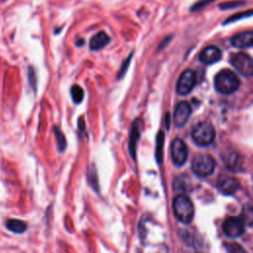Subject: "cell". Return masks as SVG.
Returning <instances> with one entry per match:
<instances>
[{"label":"cell","mask_w":253,"mask_h":253,"mask_svg":"<svg viewBox=\"0 0 253 253\" xmlns=\"http://www.w3.org/2000/svg\"><path fill=\"white\" fill-rule=\"evenodd\" d=\"M87 178L89 185L93 188L94 191L98 192L99 191V183H98V175H97V170L95 168V165L92 164L88 167L87 171Z\"/></svg>","instance_id":"cell-19"},{"label":"cell","mask_w":253,"mask_h":253,"mask_svg":"<svg viewBox=\"0 0 253 253\" xmlns=\"http://www.w3.org/2000/svg\"><path fill=\"white\" fill-rule=\"evenodd\" d=\"M224 233L228 237H238L244 232V222L242 221L241 218L235 217V216H230L225 219L222 225Z\"/></svg>","instance_id":"cell-9"},{"label":"cell","mask_w":253,"mask_h":253,"mask_svg":"<svg viewBox=\"0 0 253 253\" xmlns=\"http://www.w3.org/2000/svg\"><path fill=\"white\" fill-rule=\"evenodd\" d=\"M78 128H79L80 132H82L85 135H87V133H86V124H85L84 117H80L78 119Z\"/></svg>","instance_id":"cell-25"},{"label":"cell","mask_w":253,"mask_h":253,"mask_svg":"<svg viewBox=\"0 0 253 253\" xmlns=\"http://www.w3.org/2000/svg\"><path fill=\"white\" fill-rule=\"evenodd\" d=\"M230 62L241 75L247 77L253 75V59L247 53L237 52L231 54Z\"/></svg>","instance_id":"cell-5"},{"label":"cell","mask_w":253,"mask_h":253,"mask_svg":"<svg viewBox=\"0 0 253 253\" xmlns=\"http://www.w3.org/2000/svg\"><path fill=\"white\" fill-rule=\"evenodd\" d=\"M84 42H85L84 39H81V38H78V39L75 41V44H76L77 46H82V45H84Z\"/></svg>","instance_id":"cell-26"},{"label":"cell","mask_w":253,"mask_h":253,"mask_svg":"<svg viewBox=\"0 0 253 253\" xmlns=\"http://www.w3.org/2000/svg\"><path fill=\"white\" fill-rule=\"evenodd\" d=\"M224 163L227 168L231 170H237L241 165V159L236 152H229L224 156Z\"/></svg>","instance_id":"cell-15"},{"label":"cell","mask_w":253,"mask_h":253,"mask_svg":"<svg viewBox=\"0 0 253 253\" xmlns=\"http://www.w3.org/2000/svg\"><path fill=\"white\" fill-rule=\"evenodd\" d=\"M132 55H133V52L129 53V55L122 62L121 67H120V69H119V71H118V74H117V80H121V79L124 78V76L126 75V71H127V69H128V66H129V64H130V62H131Z\"/></svg>","instance_id":"cell-22"},{"label":"cell","mask_w":253,"mask_h":253,"mask_svg":"<svg viewBox=\"0 0 253 253\" xmlns=\"http://www.w3.org/2000/svg\"><path fill=\"white\" fill-rule=\"evenodd\" d=\"M214 87L221 94H231L238 89L239 79L233 71L223 69L215 75Z\"/></svg>","instance_id":"cell-1"},{"label":"cell","mask_w":253,"mask_h":253,"mask_svg":"<svg viewBox=\"0 0 253 253\" xmlns=\"http://www.w3.org/2000/svg\"><path fill=\"white\" fill-rule=\"evenodd\" d=\"M241 219L245 224L253 227V206H245L242 209Z\"/></svg>","instance_id":"cell-21"},{"label":"cell","mask_w":253,"mask_h":253,"mask_svg":"<svg viewBox=\"0 0 253 253\" xmlns=\"http://www.w3.org/2000/svg\"><path fill=\"white\" fill-rule=\"evenodd\" d=\"M221 57L220 49L215 45H209L204 48L199 55L200 60L205 64H211L216 62Z\"/></svg>","instance_id":"cell-12"},{"label":"cell","mask_w":253,"mask_h":253,"mask_svg":"<svg viewBox=\"0 0 253 253\" xmlns=\"http://www.w3.org/2000/svg\"><path fill=\"white\" fill-rule=\"evenodd\" d=\"M7 228L14 233H24L27 230V223L20 219H9L6 223Z\"/></svg>","instance_id":"cell-16"},{"label":"cell","mask_w":253,"mask_h":253,"mask_svg":"<svg viewBox=\"0 0 253 253\" xmlns=\"http://www.w3.org/2000/svg\"><path fill=\"white\" fill-rule=\"evenodd\" d=\"M70 95H71L72 101L75 104H80L84 98V90L80 85L73 84L70 88Z\"/></svg>","instance_id":"cell-20"},{"label":"cell","mask_w":253,"mask_h":253,"mask_svg":"<svg viewBox=\"0 0 253 253\" xmlns=\"http://www.w3.org/2000/svg\"><path fill=\"white\" fill-rule=\"evenodd\" d=\"M196 81H197L196 72L193 71L192 69H186L184 72H182V74L178 79L177 86H176L177 93L180 95L189 94L194 88Z\"/></svg>","instance_id":"cell-7"},{"label":"cell","mask_w":253,"mask_h":253,"mask_svg":"<svg viewBox=\"0 0 253 253\" xmlns=\"http://www.w3.org/2000/svg\"><path fill=\"white\" fill-rule=\"evenodd\" d=\"M174 214L183 223H190L194 217V205L186 195H178L173 201Z\"/></svg>","instance_id":"cell-2"},{"label":"cell","mask_w":253,"mask_h":253,"mask_svg":"<svg viewBox=\"0 0 253 253\" xmlns=\"http://www.w3.org/2000/svg\"><path fill=\"white\" fill-rule=\"evenodd\" d=\"M163 145H164V132L163 130H159L156 135V147H155V157L158 163H161L163 159Z\"/></svg>","instance_id":"cell-18"},{"label":"cell","mask_w":253,"mask_h":253,"mask_svg":"<svg viewBox=\"0 0 253 253\" xmlns=\"http://www.w3.org/2000/svg\"><path fill=\"white\" fill-rule=\"evenodd\" d=\"M215 167L214 159L207 153H200L192 160V169L200 177L210 176Z\"/></svg>","instance_id":"cell-4"},{"label":"cell","mask_w":253,"mask_h":253,"mask_svg":"<svg viewBox=\"0 0 253 253\" xmlns=\"http://www.w3.org/2000/svg\"><path fill=\"white\" fill-rule=\"evenodd\" d=\"M231 43L233 46L238 48L253 46V32H242L235 35L231 39Z\"/></svg>","instance_id":"cell-14"},{"label":"cell","mask_w":253,"mask_h":253,"mask_svg":"<svg viewBox=\"0 0 253 253\" xmlns=\"http://www.w3.org/2000/svg\"><path fill=\"white\" fill-rule=\"evenodd\" d=\"M28 82L30 87L33 89V91L35 93H37V75H36V71L34 69L33 66H30L28 69Z\"/></svg>","instance_id":"cell-23"},{"label":"cell","mask_w":253,"mask_h":253,"mask_svg":"<svg viewBox=\"0 0 253 253\" xmlns=\"http://www.w3.org/2000/svg\"><path fill=\"white\" fill-rule=\"evenodd\" d=\"M171 157L175 165L182 166L188 157V148L184 140L177 137L171 143Z\"/></svg>","instance_id":"cell-8"},{"label":"cell","mask_w":253,"mask_h":253,"mask_svg":"<svg viewBox=\"0 0 253 253\" xmlns=\"http://www.w3.org/2000/svg\"><path fill=\"white\" fill-rule=\"evenodd\" d=\"M191 115V107L187 102H180L177 104L174 110L173 122L178 127L183 126L189 120Z\"/></svg>","instance_id":"cell-10"},{"label":"cell","mask_w":253,"mask_h":253,"mask_svg":"<svg viewBox=\"0 0 253 253\" xmlns=\"http://www.w3.org/2000/svg\"><path fill=\"white\" fill-rule=\"evenodd\" d=\"M239 187L238 181L231 176L221 175L217 179V188L224 195H232Z\"/></svg>","instance_id":"cell-11"},{"label":"cell","mask_w":253,"mask_h":253,"mask_svg":"<svg viewBox=\"0 0 253 253\" xmlns=\"http://www.w3.org/2000/svg\"><path fill=\"white\" fill-rule=\"evenodd\" d=\"M111 37L105 31H100L91 38L89 42V48L93 51L100 50L107 46L111 42Z\"/></svg>","instance_id":"cell-13"},{"label":"cell","mask_w":253,"mask_h":253,"mask_svg":"<svg viewBox=\"0 0 253 253\" xmlns=\"http://www.w3.org/2000/svg\"><path fill=\"white\" fill-rule=\"evenodd\" d=\"M52 129H53V133H54V137H55L57 149H58L59 152H63V151L66 149V146H67V142H66L65 135H64L63 132L60 130V128L57 127L56 126H53Z\"/></svg>","instance_id":"cell-17"},{"label":"cell","mask_w":253,"mask_h":253,"mask_svg":"<svg viewBox=\"0 0 253 253\" xmlns=\"http://www.w3.org/2000/svg\"><path fill=\"white\" fill-rule=\"evenodd\" d=\"M214 127L209 122L199 123L192 130V138L200 146H207L211 144L214 140Z\"/></svg>","instance_id":"cell-3"},{"label":"cell","mask_w":253,"mask_h":253,"mask_svg":"<svg viewBox=\"0 0 253 253\" xmlns=\"http://www.w3.org/2000/svg\"><path fill=\"white\" fill-rule=\"evenodd\" d=\"M141 127H142V121L140 118H136L132 121L131 126L129 129V136H128V153L133 161L136 159V146L137 142L140 137L141 133Z\"/></svg>","instance_id":"cell-6"},{"label":"cell","mask_w":253,"mask_h":253,"mask_svg":"<svg viewBox=\"0 0 253 253\" xmlns=\"http://www.w3.org/2000/svg\"><path fill=\"white\" fill-rule=\"evenodd\" d=\"M165 122H166V126H167V128H169V126H170V114H166V116H165Z\"/></svg>","instance_id":"cell-27"},{"label":"cell","mask_w":253,"mask_h":253,"mask_svg":"<svg viewBox=\"0 0 253 253\" xmlns=\"http://www.w3.org/2000/svg\"><path fill=\"white\" fill-rule=\"evenodd\" d=\"M225 248L228 251V253H246V251L236 243H229L225 244Z\"/></svg>","instance_id":"cell-24"}]
</instances>
